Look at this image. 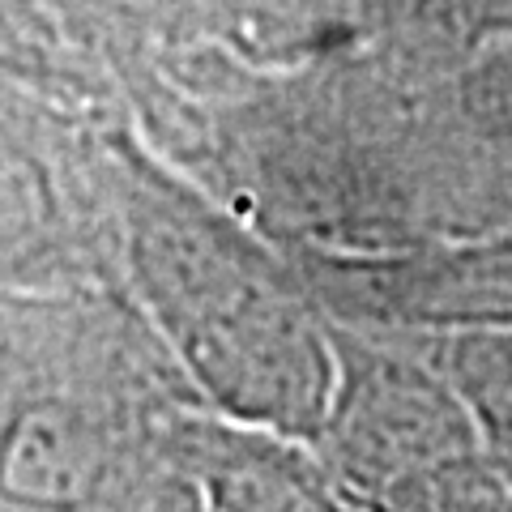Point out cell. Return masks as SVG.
<instances>
[{
    "label": "cell",
    "mask_w": 512,
    "mask_h": 512,
    "mask_svg": "<svg viewBox=\"0 0 512 512\" xmlns=\"http://www.w3.org/2000/svg\"><path fill=\"white\" fill-rule=\"evenodd\" d=\"M154 478L201 512H367L312 440L210 414H163Z\"/></svg>",
    "instance_id": "obj_1"
},
{
    "label": "cell",
    "mask_w": 512,
    "mask_h": 512,
    "mask_svg": "<svg viewBox=\"0 0 512 512\" xmlns=\"http://www.w3.org/2000/svg\"><path fill=\"white\" fill-rule=\"evenodd\" d=\"M0 512H43V508H26V504H9V500H0Z\"/></svg>",
    "instance_id": "obj_2"
}]
</instances>
